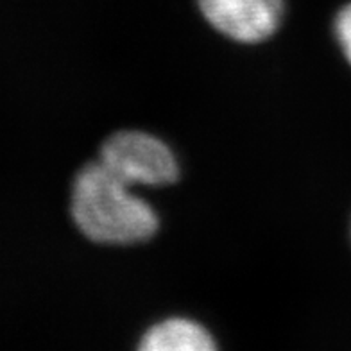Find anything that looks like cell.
Masks as SVG:
<instances>
[{"instance_id": "6da1fadb", "label": "cell", "mask_w": 351, "mask_h": 351, "mask_svg": "<svg viewBox=\"0 0 351 351\" xmlns=\"http://www.w3.org/2000/svg\"><path fill=\"white\" fill-rule=\"evenodd\" d=\"M70 215L81 235L102 245L143 244L160 228L153 206L134 195L131 186L99 160L83 165L75 174Z\"/></svg>"}, {"instance_id": "7a4b0ae2", "label": "cell", "mask_w": 351, "mask_h": 351, "mask_svg": "<svg viewBox=\"0 0 351 351\" xmlns=\"http://www.w3.org/2000/svg\"><path fill=\"white\" fill-rule=\"evenodd\" d=\"M99 162L130 186H169L180 180V162L162 138L140 130L110 134L99 149Z\"/></svg>"}, {"instance_id": "3957f363", "label": "cell", "mask_w": 351, "mask_h": 351, "mask_svg": "<svg viewBox=\"0 0 351 351\" xmlns=\"http://www.w3.org/2000/svg\"><path fill=\"white\" fill-rule=\"evenodd\" d=\"M203 19L237 43L267 42L285 16V0H197Z\"/></svg>"}, {"instance_id": "277c9868", "label": "cell", "mask_w": 351, "mask_h": 351, "mask_svg": "<svg viewBox=\"0 0 351 351\" xmlns=\"http://www.w3.org/2000/svg\"><path fill=\"white\" fill-rule=\"evenodd\" d=\"M142 351H212L217 342L208 328L186 317H169L143 332L138 342Z\"/></svg>"}, {"instance_id": "5b68a950", "label": "cell", "mask_w": 351, "mask_h": 351, "mask_svg": "<svg viewBox=\"0 0 351 351\" xmlns=\"http://www.w3.org/2000/svg\"><path fill=\"white\" fill-rule=\"evenodd\" d=\"M333 33L342 54L351 65V4H346L333 20Z\"/></svg>"}]
</instances>
